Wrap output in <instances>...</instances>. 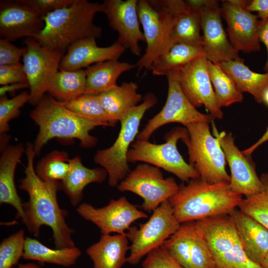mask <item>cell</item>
I'll return each instance as SVG.
<instances>
[{
	"label": "cell",
	"instance_id": "obj_1",
	"mask_svg": "<svg viewBox=\"0 0 268 268\" xmlns=\"http://www.w3.org/2000/svg\"><path fill=\"white\" fill-rule=\"evenodd\" d=\"M25 152L27 163L25 176L20 180L19 186L29 196L28 201L24 202L23 223L28 231L37 238L42 226L50 227L56 248L75 247L72 238L74 229L66 221L68 212L60 207L57 199V192L62 189V182L44 181L37 176L34 167L36 154L31 142L26 144Z\"/></svg>",
	"mask_w": 268,
	"mask_h": 268
},
{
	"label": "cell",
	"instance_id": "obj_2",
	"mask_svg": "<svg viewBox=\"0 0 268 268\" xmlns=\"http://www.w3.org/2000/svg\"><path fill=\"white\" fill-rule=\"evenodd\" d=\"M243 199L232 190L230 183L211 184L197 178L179 185L169 201L175 218L182 224L229 214Z\"/></svg>",
	"mask_w": 268,
	"mask_h": 268
},
{
	"label": "cell",
	"instance_id": "obj_3",
	"mask_svg": "<svg viewBox=\"0 0 268 268\" xmlns=\"http://www.w3.org/2000/svg\"><path fill=\"white\" fill-rule=\"evenodd\" d=\"M31 119L39 126V130L33 148L36 155L43 147L55 138L77 139L84 148L94 146L96 137L90 134L91 131L105 124L79 116L68 109L64 102L45 94L30 112Z\"/></svg>",
	"mask_w": 268,
	"mask_h": 268
},
{
	"label": "cell",
	"instance_id": "obj_4",
	"mask_svg": "<svg viewBox=\"0 0 268 268\" xmlns=\"http://www.w3.org/2000/svg\"><path fill=\"white\" fill-rule=\"evenodd\" d=\"M102 4L87 0H74L72 4L48 14L43 19L44 27L35 39L53 50L66 52L77 41L88 37L98 38L102 28L94 24Z\"/></svg>",
	"mask_w": 268,
	"mask_h": 268
},
{
	"label": "cell",
	"instance_id": "obj_5",
	"mask_svg": "<svg viewBox=\"0 0 268 268\" xmlns=\"http://www.w3.org/2000/svg\"><path fill=\"white\" fill-rule=\"evenodd\" d=\"M157 103L156 96L148 93L141 104L131 109L121 119L120 132L114 143L96 152L94 161L106 170L110 186H117L130 172L127 161L130 146L138 134L140 121L145 112Z\"/></svg>",
	"mask_w": 268,
	"mask_h": 268
},
{
	"label": "cell",
	"instance_id": "obj_6",
	"mask_svg": "<svg viewBox=\"0 0 268 268\" xmlns=\"http://www.w3.org/2000/svg\"><path fill=\"white\" fill-rule=\"evenodd\" d=\"M177 0H138L137 10L146 43L135 66L138 73L149 70L154 61L167 51Z\"/></svg>",
	"mask_w": 268,
	"mask_h": 268
},
{
	"label": "cell",
	"instance_id": "obj_7",
	"mask_svg": "<svg viewBox=\"0 0 268 268\" xmlns=\"http://www.w3.org/2000/svg\"><path fill=\"white\" fill-rule=\"evenodd\" d=\"M212 256L215 268H263L245 254L229 214L196 221Z\"/></svg>",
	"mask_w": 268,
	"mask_h": 268
},
{
	"label": "cell",
	"instance_id": "obj_8",
	"mask_svg": "<svg viewBox=\"0 0 268 268\" xmlns=\"http://www.w3.org/2000/svg\"><path fill=\"white\" fill-rule=\"evenodd\" d=\"M209 124L195 123L186 127L188 134L181 140L188 148L189 164L205 182L230 183L223 151L218 139L211 134Z\"/></svg>",
	"mask_w": 268,
	"mask_h": 268
},
{
	"label": "cell",
	"instance_id": "obj_9",
	"mask_svg": "<svg viewBox=\"0 0 268 268\" xmlns=\"http://www.w3.org/2000/svg\"><path fill=\"white\" fill-rule=\"evenodd\" d=\"M187 134L186 128L178 127L165 134L166 141L162 144L136 139L128 153V162H144L174 174L183 182L200 178L199 174L185 161L177 148L178 140Z\"/></svg>",
	"mask_w": 268,
	"mask_h": 268
},
{
	"label": "cell",
	"instance_id": "obj_10",
	"mask_svg": "<svg viewBox=\"0 0 268 268\" xmlns=\"http://www.w3.org/2000/svg\"><path fill=\"white\" fill-rule=\"evenodd\" d=\"M181 225L175 218L169 201L162 202L153 211L148 220L139 227L131 226L126 235L131 242L127 263H139L141 258L161 246Z\"/></svg>",
	"mask_w": 268,
	"mask_h": 268
},
{
	"label": "cell",
	"instance_id": "obj_11",
	"mask_svg": "<svg viewBox=\"0 0 268 268\" xmlns=\"http://www.w3.org/2000/svg\"><path fill=\"white\" fill-rule=\"evenodd\" d=\"M121 192L133 193L143 200L141 208L151 212L176 194L179 189L173 177L164 178L160 168L139 164L117 186Z\"/></svg>",
	"mask_w": 268,
	"mask_h": 268
},
{
	"label": "cell",
	"instance_id": "obj_12",
	"mask_svg": "<svg viewBox=\"0 0 268 268\" xmlns=\"http://www.w3.org/2000/svg\"><path fill=\"white\" fill-rule=\"evenodd\" d=\"M24 43L27 51L22 60L30 88L28 102L35 106L48 92L66 52L44 47L35 38H26Z\"/></svg>",
	"mask_w": 268,
	"mask_h": 268
},
{
	"label": "cell",
	"instance_id": "obj_13",
	"mask_svg": "<svg viewBox=\"0 0 268 268\" xmlns=\"http://www.w3.org/2000/svg\"><path fill=\"white\" fill-rule=\"evenodd\" d=\"M166 76L168 94L165 104L138 133L136 136L137 140H148L156 130L169 123H180L186 127L192 123H210L212 121L213 118L210 114L199 112L185 95L179 84L177 69L171 71Z\"/></svg>",
	"mask_w": 268,
	"mask_h": 268
},
{
	"label": "cell",
	"instance_id": "obj_14",
	"mask_svg": "<svg viewBox=\"0 0 268 268\" xmlns=\"http://www.w3.org/2000/svg\"><path fill=\"white\" fill-rule=\"evenodd\" d=\"M200 14L203 49L208 61L216 65L242 59L228 39L221 22V7L215 0H188Z\"/></svg>",
	"mask_w": 268,
	"mask_h": 268
},
{
	"label": "cell",
	"instance_id": "obj_15",
	"mask_svg": "<svg viewBox=\"0 0 268 268\" xmlns=\"http://www.w3.org/2000/svg\"><path fill=\"white\" fill-rule=\"evenodd\" d=\"M76 211L83 219L96 225L101 235L112 233L125 234L135 221L148 217L125 197L112 199L107 205L100 208L88 203H81L77 207Z\"/></svg>",
	"mask_w": 268,
	"mask_h": 268
},
{
	"label": "cell",
	"instance_id": "obj_16",
	"mask_svg": "<svg viewBox=\"0 0 268 268\" xmlns=\"http://www.w3.org/2000/svg\"><path fill=\"white\" fill-rule=\"evenodd\" d=\"M204 55L177 69L180 87L195 107L204 105L213 119H221L223 113L216 100Z\"/></svg>",
	"mask_w": 268,
	"mask_h": 268
},
{
	"label": "cell",
	"instance_id": "obj_17",
	"mask_svg": "<svg viewBox=\"0 0 268 268\" xmlns=\"http://www.w3.org/2000/svg\"><path fill=\"white\" fill-rule=\"evenodd\" d=\"M249 1L222 0L221 15L226 22L229 41L237 51L251 53L260 50L259 38L260 20L247 9Z\"/></svg>",
	"mask_w": 268,
	"mask_h": 268
},
{
	"label": "cell",
	"instance_id": "obj_18",
	"mask_svg": "<svg viewBox=\"0 0 268 268\" xmlns=\"http://www.w3.org/2000/svg\"><path fill=\"white\" fill-rule=\"evenodd\" d=\"M213 135L218 140L230 169V186L235 193L246 197L261 191L263 183L251 156L245 155L235 145L232 133H218L212 123Z\"/></svg>",
	"mask_w": 268,
	"mask_h": 268
},
{
	"label": "cell",
	"instance_id": "obj_19",
	"mask_svg": "<svg viewBox=\"0 0 268 268\" xmlns=\"http://www.w3.org/2000/svg\"><path fill=\"white\" fill-rule=\"evenodd\" d=\"M138 0H104L101 3V12L107 17L109 26L118 32L117 40L133 55L141 56L139 42H145L140 28L137 13Z\"/></svg>",
	"mask_w": 268,
	"mask_h": 268
},
{
	"label": "cell",
	"instance_id": "obj_20",
	"mask_svg": "<svg viewBox=\"0 0 268 268\" xmlns=\"http://www.w3.org/2000/svg\"><path fill=\"white\" fill-rule=\"evenodd\" d=\"M43 19L23 0L0 1V37L9 42L36 38L44 27Z\"/></svg>",
	"mask_w": 268,
	"mask_h": 268
},
{
	"label": "cell",
	"instance_id": "obj_21",
	"mask_svg": "<svg viewBox=\"0 0 268 268\" xmlns=\"http://www.w3.org/2000/svg\"><path fill=\"white\" fill-rule=\"evenodd\" d=\"M126 49L117 41L105 47L97 45L96 38L88 37L71 45L61 62L59 70L73 71L109 60H118Z\"/></svg>",
	"mask_w": 268,
	"mask_h": 268
},
{
	"label": "cell",
	"instance_id": "obj_22",
	"mask_svg": "<svg viewBox=\"0 0 268 268\" xmlns=\"http://www.w3.org/2000/svg\"><path fill=\"white\" fill-rule=\"evenodd\" d=\"M229 214L247 256L253 262L261 265L268 253V229L237 208Z\"/></svg>",
	"mask_w": 268,
	"mask_h": 268
},
{
	"label": "cell",
	"instance_id": "obj_23",
	"mask_svg": "<svg viewBox=\"0 0 268 268\" xmlns=\"http://www.w3.org/2000/svg\"><path fill=\"white\" fill-rule=\"evenodd\" d=\"M25 151L22 143L6 146L0 157V203L8 204L16 211V218L25 219L24 202L19 196L14 181L16 167Z\"/></svg>",
	"mask_w": 268,
	"mask_h": 268
},
{
	"label": "cell",
	"instance_id": "obj_24",
	"mask_svg": "<svg viewBox=\"0 0 268 268\" xmlns=\"http://www.w3.org/2000/svg\"><path fill=\"white\" fill-rule=\"evenodd\" d=\"M201 30V16L198 10L189 5L186 0H177L167 51L177 43L203 47V40Z\"/></svg>",
	"mask_w": 268,
	"mask_h": 268
},
{
	"label": "cell",
	"instance_id": "obj_25",
	"mask_svg": "<svg viewBox=\"0 0 268 268\" xmlns=\"http://www.w3.org/2000/svg\"><path fill=\"white\" fill-rule=\"evenodd\" d=\"M129 249L126 234H105L88 247L86 252L94 268H122L127 262L126 255Z\"/></svg>",
	"mask_w": 268,
	"mask_h": 268
},
{
	"label": "cell",
	"instance_id": "obj_26",
	"mask_svg": "<svg viewBox=\"0 0 268 268\" xmlns=\"http://www.w3.org/2000/svg\"><path fill=\"white\" fill-rule=\"evenodd\" d=\"M70 169L65 180L62 182V190L74 207L81 203L83 190L89 184L102 183L108 173L103 168H88L82 164L79 156L69 160Z\"/></svg>",
	"mask_w": 268,
	"mask_h": 268
},
{
	"label": "cell",
	"instance_id": "obj_27",
	"mask_svg": "<svg viewBox=\"0 0 268 268\" xmlns=\"http://www.w3.org/2000/svg\"><path fill=\"white\" fill-rule=\"evenodd\" d=\"M136 67L133 65L118 60L100 62L86 68L85 94L98 95L118 85L117 81L124 72Z\"/></svg>",
	"mask_w": 268,
	"mask_h": 268
},
{
	"label": "cell",
	"instance_id": "obj_28",
	"mask_svg": "<svg viewBox=\"0 0 268 268\" xmlns=\"http://www.w3.org/2000/svg\"><path fill=\"white\" fill-rule=\"evenodd\" d=\"M134 82H123L120 85L98 95L100 102L108 115L116 122L120 121L142 99Z\"/></svg>",
	"mask_w": 268,
	"mask_h": 268
},
{
	"label": "cell",
	"instance_id": "obj_29",
	"mask_svg": "<svg viewBox=\"0 0 268 268\" xmlns=\"http://www.w3.org/2000/svg\"><path fill=\"white\" fill-rule=\"evenodd\" d=\"M219 65L234 80L242 93L248 92L257 102L264 103V95L268 89V72L259 73L252 71L244 64L242 59L222 62Z\"/></svg>",
	"mask_w": 268,
	"mask_h": 268
},
{
	"label": "cell",
	"instance_id": "obj_30",
	"mask_svg": "<svg viewBox=\"0 0 268 268\" xmlns=\"http://www.w3.org/2000/svg\"><path fill=\"white\" fill-rule=\"evenodd\" d=\"M81 255L80 250L76 246L51 249L36 239L26 237L23 258L42 263L69 267L75 264Z\"/></svg>",
	"mask_w": 268,
	"mask_h": 268
},
{
	"label": "cell",
	"instance_id": "obj_31",
	"mask_svg": "<svg viewBox=\"0 0 268 268\" xmlns=\"http://www.w3.org/2000/svg\"><path fill=\"white\" fill-rule=\"evenodd\" d=\"M204 55L203 47L185 43H177L160 55L153 63L150 70L154 75H167L198 57Z\"/></svg>",
	"mask_w": 268,
	"mask_h": 268
},
{
	"label": "cell",
	"instance_id": "obj_32",
	"mask_svg": "<svg viewBox=\"0 0 268 268\" xmlns=\"http://www.w3.org/2000/svg\"><path fill=\"white\" fill-rule=\"evenodd\" d=\"M85 86V70H60L52 82L47 93L59 101L67 102L84 94Z\"/></svg>",
	"mask_w": 268,
	"mask_h": 268
},
{
	"label": "cell",
	"instance_id": "obj_33",
	"mask_svg": "<svg viewBox=\"0 0 268 268\" xmlns=\"http://www.w3.org/2000/svg\"><path fill=\"white\" fill-rule=\"evenodd\" d=\"M207 67L219 107L221 108L233 103L242 102L243 93L239 90L234 80L221 68L220 65L208 61Z\"/></svg>",
	"mask_w": 268,
	"mask_h": 268
},
{
	"label": "cell",
	"instance_id": "obj_34",
	"mask_svg": "<svg viewBox=\"0 0 268 268\" xmlns=\"http://www.w3.org/2000/svg\"><path fill=\"white\" fill-rule=\"evenodd\" d=\"M195 221L181 224L177 231L162 245L170 256L184 268H191L190 249Z\"/></svg>",
	"mask_w": 268,
	"mask_h": 268
},
{
	"label": "cell",
	"instance_id": "obj_35",
	"mask_svg": "<svg viewBox=\"0 0 268 268\" xmlns=\"http://www.w3.org/2000/svg\"><path fill=\"white\" fill-rule=\"evenodd\" d=\"M69 160L67 152L52 151L37 163L35 172L43 181L62 182L69 171Z\"/></svg>",
	"mask_w": 268,
	"mask_h": 268
},
{
	"label": "cell",
	"instance_id": "obj_36",
	"mask_svg": "<svg viewBox=\"0 0 268 268\" xmlns=\"http://www.w3.org/2000/svg\"><path fill=\"white\" fill-rule=\"evenodd\" d=\"M65 106L74 113L85 118L115 126V122L101 105L98 95L84 94L75 99L64 102Z\"/></svg>",
	"mask_w": 268,
	"mask_h": 268
},
{
	"label": "cell",
	"instance_id": "obj_37",
	"mask_svg": "<svg viewBox=\"0 0 268 268\" xmlns=\"http://www.w3.org/2000/svg\"><path fill=\"white\" fill-rule=\"evenodd\" d=\"M260 178L263 185L262 190L243 199L238 208L268 229V172L262 173Z\"/></svg>",
	"mask_w": 268,
	"mask_h": 268
},
{
	"label": "cell",
	"instance_id": "obj_38",
	"mask_svg": "<svg viewBox=\"0 0 268 268\" xmlns=\"http://www.w3.org/2000/svg\"><path fill=\"white\" fill-rule=\"evenodd\" d=\"M26 237L20 229L4 239L0 244V268H13L23 258Z\"/></svg>",
	"mask_w": 268,
	"mask_h": 268
},
{
	"label": "cell",
	"instance_id": "obj_39",
	"mask_svg": "<svg viewBox=\"0 0 268 268\" xmlns=\"http://www.w3.org/2000/svg\"><path fill=\"white\" fill-rule=\"evenodd\" d=\"M190 260L191 268H215L210 251L196 221L192 233Z\"/></svg>",
	"mask_w": 268,
	"mask_h": 268
},
{
	"label": "cell",
	"instance_id": "obj_40",
	"mask_svg": "<svg viewBox=\"0 0 268 268\" xmlns=\"http://www.w3.org/2000/svg\"><path fill=\"white\" fill-rule=\"evenodd\" d=\"M29 100V93L24 91L8 99L6 95L0 97V134H4L9 131V122L17 117L20 109Z\"/></svg>",
	"mask_w": 268,
	"mask_h": 268
},
{
	"label": "cell",
	"instance_id": "obj_41",
	"mask_svg": "<svg viewBox=\"0 0 268 268\" xmlns=\"http://www.w3.org/2000/svg\"><path fill=\"white\" fill-rule=\"evenodd\" d=\"M142 265L143 268H184L162 246L149 252Z\"/></svg>",
	"mask_w": 268,
	"mask_h": 268
},
{
	"label": "cell",
	"instance_id": "obj_42",
	"mask_svg": "<svg viewBox=\"0 0 268 268\" xmlns=\"http://www.w3.org/2000/svg\"><path fill=\"white\" fill-rule=\"evenodd\" d=\"M27 51L26 47L18 48L6 40L0 39V66L20 64V60Z\"/></svg>",
	"mask_w": 268,
	"mask_h": 268
},
{
	"label": "cell",
	"instance_id": "obj_43",
	"mask_svg": "<svg viewBox=\"0 0 268 268\" xmlns=\"http://www.w3.org/2000/svg\"><path fill=\"white\" fill-rule=\"evenodd\" d=\"M42 18L62 8L68 6L74 0H23Z\"/></svg>",
	"mask_w": 268,
	"mask_h": 268
},
{
	"label": "cell",
	"instance_id": "obj_44",
	"mask_svg": "<svg viewBox=\"0 0 268 268\" xmlns=\"http://www.w3.org/2000/svg\"><path fill=\"white\" fill-rule=\"evenodd\" d=\"M16 83H28L23 64L0 66V84L2 86Z\"/></svg>",
	"mask_w": 268,
	"mask_h": 268
},
{
	"label": "cell",
	"instance_id": "obj_45",
	"mask_svg": "<svg viewBox=\"0 0 268 268\" xmlns=\"http://www.w3.org/2000/svg\"><path fill=\"white\" fill-rule=\"evenodd\" d=\"M247 9L251 12H257V15L261 20L265 19L268 17V0L249 1Z\"/></svg>",
	"mask_w": 268,
	"mask_h": 268
},
{
	"label": "cell",
	"instance_id": "obj_46",
	"mask_svg": "<svg viewBox=\"0 0 268 268\" xmlns=\"http://www.w3.org/2000/svg\"><path fill=\"white\" fill-rule=\"evenodd\" d=\"M258 35L260 42H263L267 48L268 57L264 70L266 72H268V17L260 20Z\"/></svg>",
	"mask_w": 268,
	"mask_h": 268
},
{
	"label": "cell",
	"instance_id": "obj_47",
	"mask_svg": "<svg viewBox=\"0 0 268 268\" xmlns=\"http://www.w3.org/2000/svg\"><path fill=\"white\" fill-rule=\"evenodd\" d=\"M29 87L28 83H16L2 85L0 87V97L6 95L7 93H13L19 89Z\"/></svg>",
	"mask_w": 268,
	"mask_h": 268
},
{
	"label": "cell",
	"instance_id": "obj_48",
	"mask_svg": "<svg viewBox=\"0 0 268 268\" xmlns=\"http://www.w3.org/2000/svg\"><path fill=\"white\" fill-rule=\"evenodd\" d=\"M268 140V127L263 135L250 147L242 151V153L247 156H251L252 153L260 145Z\"/></svg>",
	"mask_w": 268,
	"mask_h": 268
},
{
	"label": "cell",
	"instance_id": "obj_49",
	"mask_svg": "<svg viewBox=\"0 0 268 268\" xmlns=\"http://www.w3.org/2000/svg\"><path fill=\"white\" fill-rule=\"evenodd\" d=\"M13 268H42L38 265L33 263H28L24 264H18L16 267Z\"/></svg>",
	"mask_w": 268,
	"mask_h": 268
},
{
	"label": "cell",
	"instance_id": "obj_50",
	"mask_svg": "<svg viewBox=\"0 0 268 268\" xmlns=\"http://www.w3.org/2000/svg\"><path fill=\"white\" fill-rule=\"evenodd\" d=\"M261 266L263 268H268V253L262 263Z\"/></svg>",
	"mask_w": 268,
	"mask_h": 268
},
{
	"label": "cell",
	"instance_id": "obj_51",
	"mask_svg": "<svg viewBox=\"0 0 268 268\" xmlns=\"http://www.w3.org/2000/svg\"><path fill=\"white\" fill-rule=\"evenodd\" d=\"M264 103L268 105V89L265 94L264 97Z\"/></svg>",
	"mask_w": 268,
	"mask_h": 268
}]
</instances>
